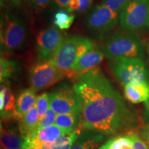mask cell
<instances>
[{
  "label": "cell",
  "instance_id": "cell-1",
  "mask_svg": "<svg viewBox=\"0 0 149 149\" xmlns=\"http://www.w3.org/2000/svg\"><path fill=\"white\" fill-rule=\"evenodd\" d=\"M72 86L80 104V126L102 134L114 135L130 123V112L120 93L100 68L73 78Z\"/></svg>",
  "mask_w": 149,
  "mask_h": 149
},
{
  "label": "cell",
  "instance_id": "cell-2",
  "mask_svg": "<svg viewBox=\"0 0 149 149\" xmlns=\"http://www.w3.org/2000/svg\"><path fill=\"white\" fill-rule=\"evenodd\" d=\"M102 48L109 60L117 57H145L144 44L141 37L133 33H112L106 39Z\"/></svg>",
  "mask_w": 149,
  "mask_h": 149
},
{
  "label": "cell",
  "instance_id": "cell-3",
  "mask_svg": "<svg viewBox=\"0 0 149 149\" xmlns=\"http://www.w3.org/2000/svg\"><path fill=\"white\" fill-rule=\"evenodd\" d=\"M95 46L94 42L80 35L65 37L51 60L68 77L78 59Z\"/></svg>",
  "mask_w": 149,
  "mask_h": 149
},
{
  "label": "cell",
  "instance_id": "cell-4",
  "mask_svg": "<svg viewBox=\"0 0 149 149\" xmlns=\"http://www.w3.org/2000/svg\"><path fill=\"white\" fill-rule=\"evenodd\" d=\"M27 37L25 22L11 13H6L1 17V48L6 53H13L23 47Z\"/></svg>",
  "mask_w": 149,
  "mask_h": 149
},
{
  "label": "cell",
  "instance_id": "cell-5",
  "mask_svg": "<svg viewBox=\"0 0 149 149\" xmlns=\"http://www.w3.org/2000/svg\"><path fill=\"white\" fill-rule=\"evenodd\" d=\"M109 64L115 77L124 86L137 81L149 84V68L141 59L117 57L109 60Z\"/></svg>",
  "mask_w": 149,
  "mask_h": 149
},
{
  "label": "cell",
  "instance_id": "cell-6",
  "mask_svg": "<svg viewBox=\"0 0 149 149\" xmlns=\"http://www.w3.org/2000/svg\"><path fill=\"white\" fill-rule=\"evenodd\" d=\"M120 27L133 33L149 26V0H130L119 15Z\"/></svg>",
  "mask_w": 149,
  "mask_h": 149
},
{
  "label": "cell",
  "instance_id": "cell-7",
  "mask_svg": "<svg viewBox=\"0 0 149 149\" xmlns=\"http://www.w3.org/2000/svg\"><path fill=\"white\" fill-rule=\"evenodd\" d=\"M64 77L63 72L51 60L40 59L29 70L30 84L35 91L49 88Z\"/></svg>",
  "mask_w": 149,
  "mask_h": 149
},
{
  "label": "cell",
  "instance_id": "cell-8",
  "mask_svg": "<svg viewBox=\"0 0 149 149\" xmlns=\"http://www.w3.org/2000/svg\"><path fill=\"white\" fill-rule=\"evenodd\" d=\"M50 107L59 114L80 113V104L73 86L61 84L50 94Z\"/></svg>",
  "mask_w": 149,
  "mask_h": 149
},
{
  "label": "cell",
  "instance_id": "cell-9",
  "mask_svg": "<svg viewBox=\"0 0 149 149\" xmlns=\"http://www.w3.org/2000/svg\"><path fill=\"white\" fill-rule=\"evenodd\" d=\"M119 15V13L105 5H97L87 15L85 19L86 26L91 32L95 33L102 34L109 32L117 25Z\"/></svg>",
  "mask_w": 149,
  "mask_h": 149
},
{
  "label": "cell",
  "instance_id": "cell-10",
  "mask_svg": "<svg viewBox=\"0 0 149 149\" xmlns=\"http://www.w3.org/2000/svg\"><path fill=\"white\" fill-rule=\"evenodd\" d=\"M64 38V34L53 26L41 31L35 39V52L38 58L51 60Z\"/></svg>",
  "mask_w": 149,
  "mask_h": 149
},
{
  "label": "cell",
  "instance_id": "cell-11",
  "mask_svg": "<svg viewBox=\"0 0 149 149\" xmlns=\"http://www.w3.org/2000/svg\"><path fill=\"white\" fill-rule=\"evenodd\" d=\"M105 57L102 46L95 45L93 49L84 54L77 59L70 70L68 77L72 78L97 67Z\"/></svg>",
  "mask_w": 149,
  "mask_h": 149
},
{
  "label": "cell",
  "instance_id": "cell-12",
  "mask_svg": "<svg viewBox=\"0 0 149 149\" xmlns=\"http://www.w3.org/2000/svg\"><path fill=\"white\" fill-rule=\"evenodd\" d=\"M81 128H83L79 126L72 132L61 135L53 143L40 144L24 141V149H70L81 134Z\"/></svg>",
  "mask_w": 149,
  "mask_h": 149
},
{
  "label": "cell",
  "instance_id": "cell-13",
  "mask_svg": "<svg viewBox=\"0 0 149 149\" xmlns=\"http://www.w3.org/2000/svg\"><path fill=\"white\" fill-rule=\"evenodd\" d=\"M67 132L55 124L44 128H37L31 135L24 137V141L33 144H48L53 143Z\"/></svg>",
  "mask_w": 149,
  "mask_h": 149
},
{
  "label": "cell",
  "instance_id": "cell-14",
  "mask_svg": "<svg viewBox=\"0 0 149 149\" xmlns=\"http://www.w3.org/2000/svg\"><path fill=\"white\" fill-rule=\"evenodd\" d=\"M0 134L3 149H24V137L19 128L2 125L1 123Z\"/></svg>",
  "mask_w": 149,
  "mask_h": 149
},
{
  "label": "cell",
  "instance_id": "cell-15",
  "mask_svg": "<svg viewBox=\"0 0 149 149\" xmlns=\"http://www.w3.org/2000/svg\"><path fill=\"white\" fill-rule=\"evenodd\" d=\"M36 102L37 98L34 89H25L20 93L17 100L13 116L17 120H22L24 115L36 105Z\"/></svg>",
  "mask_w": 149,
  "mask_h": 149
},
{
  "label": "cell",
  "instance_id": "cell-16",
  "mask_svg": "<svg viewBox=\"0 0 149 149\" xmlns=\"http://www.w3.org/2000/svg\"><path fill=\"white\" fill-rule=\"evenodd\" d=\"M124 95L133 104L146 102L149 100V84L145 81L128 84L124 86Z\"/></svg>",
  "mask_w": 149,
  "mask_h": 149
},
{
  "label": "cell",
  "instance_id": "cell-17",
  "mask_svg": "<svg viewBox=\"0 0 149 149\" xmlns=\"http://www.w3.org/2000/svg\"><path fill=\"white\" fill-rule=\"evenodd\" d=\"M15 103V99L6 81L1 82L0 111L1 118H8L13 115Z\"/></svg>",
  "mask_w": 149,
  "mask_h": 149
},
{
  "label": "cell",
  "instance_id": "cell-18",
  "mask_svg": "<svg viewBox=\"0 0 149 149\" xmlns=\"http://www.w3.org/2000/svg\"><path fill=\"white\" fill-rule=\"evenodd\" d=\"M104 139V135L96 132L81 133L70 149H97Z\"/></svg>",
  "mask_w": 149,
  "mask_h": 149
},
{
  "label": "cell",
  "instance_id": "cell-19",
  "mask_svg": "<svg viewBox=\"0 0 149 149\" xmlns=\"http://www.w3.org/2000/svg\"><path fill=\"white\" fill-rule=\"evenodd\" d=\"M22 120V124L19 128L24 137H26L33 134L38 128L40 117L36 105L24 115Z\"/></svg>",
  "mask_w": 149,
  "mask_h": 149
},
{
  "label": "cell",
  "instance_id": "cell-20",
  "mask_svg": "<svg viewBox=\"0 0 149 149\" xmlns=\"http://www.w3.org/2000/svg\"><path fill=\"white\" fill-rule=\"evenodd\" d=\"M55 124L67 132H72L80 126L79 114L69 113L57 115Z\"/></svg>",
  "mask_w": 149,
  "mask_h": 149
},
{
  "label": "cell",
  "instance_id": "cell-21",
  "mask_svg": "<svg viewBox=\"0 0 149 149\" xmlns=\"http://www.w3.org/2000/svg\"><path fill=\"white\" fill-rule=\"evenodd\" d=\"M17 62L12 59L5 58L1 56L0 60V79L1 82L6 81L7 79L13 77L18 71Z\"/></svg>",
  "mask_w": 149,
  "mask_h": 149
},
{
  "label": "cell",
  "instance_id": "cell-22",
  "mask_svg": "<svg viewBox=\"0 0 149 149\" xmlns=\"http://www.w3.org/2000/svg\"><path fill=\"white\" fill-rule=\"evenodd\" d=\"M75 17L66 10H58L53 17V23L59 30H66L71 26Z\"/></svg>",
  "mask_w": 149,
  "mask_h": 149
},
{
  "label": "cell",
  "instance_id": "cell-23",
  "mask_svg": "<svg viewBox=\"0 0 149 149\" xmlns=\"http://www.w3.org/2000/svg\"><path fill=\"white\" fill-rule=\"evenodd\" d=\"M105 144L108 149H132V141L128 135L110 139Z\"/></svg>",
  "mask_w": 149,
  "mask_h": 149
},
{
  "label": "cell",
  "instance_id": "cell-24",
  "mask_svg": "<svg viewBox=\"0 0 149 149\" xmlns=\"http://www.w3.org/2000/svg\"><path fill=\"white\" fill-rule=\"evenodd\" d=\"M36 107L40 120L50 108V94L44 93L37 97Z\"/></svg>",
  "mask_w": 149,
  "mask_h": 149
},
{
  "label": "cell",
  "instance_id": "cell-25",
  "mask_svg": "<svg viewBox=\"0 0 149 149\" xmlns=\"http://www.w3.org/2000/svg\"><path fill=\"white\" fill-rule=\"evenodd\" d=\"M57 113L51 107L48 110L44 116L40 120L39 126L37 128H44L53 126L55 124Z\"/></svg>",
  "mask_w": 149,
  "mask_h": 149
},
{
  "label": "cell",
  "instance_id": "cell-26",
  "mask_svg": "<svg viewBox=\"0 0 149 149\" xmlns=\"http://www.w3.org/2000/svg\"><path fill=\"white\" fill-rule=\"evenodd\" d=\"M130 0H104L102 4L109 7L111 10L120 13L123 7Z\"/></svg>",
  "mask_w": 149,
  "mask_h": 149
},
{
  "label": "cell",
  "instance_id": "cell-27",
  "mask_svg": "<svg viewBox=\"0 0 149 149\" xmlns=\"http://www.w3.org/2000/svg\"><path fill=\"white\" fill-rule=\"evenodd\" d=\"M128 136L132 141V149H149L148 145L137 134L132 133Z\"/></svg>",
  "mask_w": 149,
  "mask_h": 149
},
{
  "label": "cell",
  "instance_id": "cell-28",
  "mask_svg": "<svg viewBox=\"0 0 149 149\" xmlns=\"http://www.w3.org/2000/svg\"><path fill=\"white\" fill-rule=\"evenodd\" d=\"M52 0H28L31 8L36 10H42L49 5Z\"/></svg>",
  "mask_w": 149,
  "mask_h": 149
},
{
  "label": "cell",
  "instance_id": "cell-29",
  "mask_svg": "<svg viewBox=\"0 0 149 149\" xmlns=\"http://www.w3.org/2000/svg\"><path fill=\"white\" fill-rule=\"evenodd\" d=\"M79 8L80 3L79 0H69L65 9L67 12L71 13L73 12H79Z\"/></svg>",
  "mask_w": 149,
  "mask_h": 149
},
{
  "label": "cell",
  "instance_id": "cell-30",
  "mask_svg": "<svg viewBox=\"0 0 149 149\" xmlns=\"http://www.w3.org/2000/svg\"><path fill=\"white\" fill-rule=\"evenodd\" d=\"M139 135L149 147V124L139 130Z\"/></svg>",
  "mask_w": 149,
  "mask_h": 149
},
{
  "label": "cell",
  "instance_id": "cell-31",
  "mask_svg": "<svg viewBox=\"0 0 149 149\" xmlns=\"http://www.w3.org/2000/svg\"><path fill=\"white\" fill-rule=\"evenodd\" d=\"M80 3V8L78 13H83L88 10L91 6L93 0H79Z\"/></svg>",
  "mask_w": 149,
  "mask_h": 149
},
{
  "label": "cell",
  "instance_id": "cell-32",
  "mask_svg": "<svg viewBox=\"0 0 149 149\" xmlns=\"http://www.w3.org/2000/svg\"><path fill=\"white\" fill-rule=\"evenodd\" d=\"M69 0H54V2L60 8H66Z\"/></svg>",
  "mask_w": 149,
  "mask_h": 149
},
{
  "label": "cell",
  "instance_id": "cell-33",
  "mask_svg": "<svg viewBox=\"0 0 149 149\" xmlns=\"http://www.w3.org/2000/svg\"><path fill=\"white\" fill-rule=\"evenodd\" d=\"M145 105V117L147 121H149V100L146 102Z\"/></svg>",
  "mask_w": 149,
  "mask_h": 149
},
{
  "label": "cell",
  "instance_id": "cell-34",
  "mask_svg": "<svg viewBox=\"0 0 149 149\" xmlns=\"http://www.w3.org/2000/svg\"><path fill=\"white\" fill-rule=\"evenodd\" d=\"M8 1H10V2L12 3L14 6H19L24 0H8Z\"/></svg>",
  "mask_w": 149,
  "mask_h": 149
},
{
  "label": "cell",
  "instance_id": "cell-35",
  "mask_svg": "<svg viewBox=\"0 0 149 149\" xmlns=\"http://www.w3.org/2000/svg\"><path fill=\"white\" fill-rule=\"evenodd\" d=\"M7 1H8V0H0V2H1V6H4L6 2Z\"/></svg>",
  "mask_w": 149,
  "mask_h": 149
},
{
  "label": "cell",
  "instance_id": "cell-36",
  "mask_svg": "<svg viewBox=\"0 0 149 149\" xmlns=\"http://www.w3.org/2000/svg\"><path fill=\"white\" fill-rule=\"evenodd\" d=\"M99 149H108V148H107V145L104 144V145H103V146H102L100 147V148H99Z\"/></svg>",
  "mask_w": 149,
  "mask_h": 149
},
{
  "label": "cell",
  "instance_id": "cell-37",
  "mask_svg": "<svg viewBox=\"0 0 149 149\" xmlns=\"http://www.w3.org/2000/svg\"><path fill=\"white\" fill-rule=\"evenodd\" d=\"M148 58H149V44H148Z\"/></svg>",
  "mask_w": 149,
  "mask_h": 149
},
{
  "label": "cell",
  "instance_id": "cell-38",
  "mask_svg": "<svg viewBox=\"0 0 149 149\" xmlns=\"http://www.w3.org/2000/svg\"><path fill=\"white\" fill-rule=\"evenodd\" d=\"M1 149H3V148H1Z\"/></svg>",
  "mask_w": 149,
  "mask_h": 149
}]
</instances>
